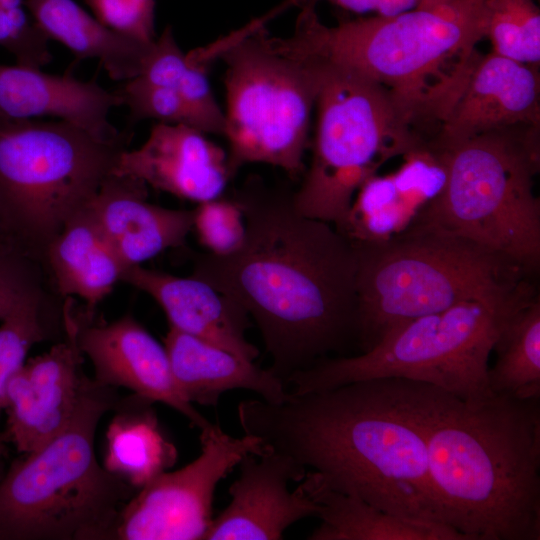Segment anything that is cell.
<instances>
[{
  "label": "cell",
  "mask_w": 540,
  "mask_h": 540,
  "mask_svg": "<svg viewBox=\"0 0 540 540\" xmlns=\"http://www.w3.org/2000/svg\"><path fill=\"white\" fill-rule=\"evenodd\" d=\"M242 246L199 254L193 275L226 294L257 325L270 371L295 372L357 345V252L332 224L301 214L293 193L242 191Z\"/></svg>",
  "instance_id": "cell-1"
},
{
  "label": "cell",
  "mask_w": 540,
  "mask_h": 540,
  "mask_svg": "<svg viewBox=\"0 0 540 540\" xmlns=\"http://www.w3.org/2000/svg\"><path fill=\"white\" fill-rule=\"evenodd\" d=\"M237 414L244 434L310 468L321 485L392 514L447 524L424 436L396 378L289 393L280 403L245 400Z\"/></svg>",
  "instance_id": "cell-2"
},
{
  "label": "cell",
  "mask_w": 540,
  "mask_h": 540,
  "mask_svg": "<svg viewBox=\"0 0 540 540\" xmlns=\"http://www.w3.org/2000/svg\"><path fill=\"white\" fill-rule=\"evenodd\" d=\"M445 522L467 540L540 539V399H462L396 378Z\"/></svg>",
  "instance_id": "cell-3"
},
{
  "label": "cell",
  "mask_w": 540,
  "mask_h": 540,
  "mask_svg": "<svg viewBox=\"0 0 540 540\" xmlns=\"http://www.w3.org/2000/svg\"><path fill=\"white\" fill-rule=\"evenodd\" d=\"M485 0H419L392 16L325 25L315 4L301 5L286 38L268 44L290 57H314L351 69L444 117L485 38Z\"/></svg>",
  "instance_id": "cell-4"
},
{
  "label": "cell",
  "mask_w": 540,
  "mask_h": 540,
  "mask_svg": "<svg viewBox=\"0 0 540 540\" xmlns=\"http://www.w3.org/2000/svg\"><path fill=\"white\" fill-rule=\"evenodd\" d=\"M357 252V347L367 352L397 327L462 302L517 307L536 296L520 266L466 238L415 222Z\"/></svg>",
  "instance_id": "cell-5"
},
{
  "label": "cell",
  "mask_w": 540,
  "mask_h": 540,
  "mask_svg": "<svg viewBox=\"0 0 540 540\" xmlns=\"http://www.w3.org/2000/svg\"><path fill=\"white\" fill-rule=\"evenodd\" d=\"M119 398L116 388L94 380L64 430L6 472L0 468V540H111L137 491L95 453L99 421Z\"/></svg>",
  "instance_id": "cell-6"
},
{
  "label": "cell",
  "mask_w": 540,
  "mask_h": 540,
  "mask_svg": "<svg viewBox=\"0 0 540 540\" xmlns=\"http://www.w3.org/2000/svg\"><path fill=\"white\" fill-rule=\"evenodd\" d=\"M310 58L319 67L316 129L293 202L301 214L337 227L360 186L388 160L429 140L436 119L370 78Z\"/></svg>",
  "instance_id": "cell-7"
},
{
  "label": "cell",
  "mask_w": 540,
  "mask_h": 540,
  "mask_svg": "<svg viewBox=\"0 0 540 540\" xmlns=\"http://www.w3.org/2000/svg\"><path fill=\"white\" fill-rule=\"evenodd\" d=\"M127 141L101 140L62 120L0 114V227L10 246L43 262L64 225L112 174Z\"/></svg>",
  "instance_id": "cell-8"
},
{
  "label": "cell",
  "mask_w": 540,
  "mask_h": 540,
  "mask_svg": "<svg viewBox=\"0 0 540 540\" xmlns=\"http://www.w3.org/2000/svg\"><path fill=\"white\" fill-rule=\"evenodd\" d=\"M449 150L444 188L415 222L466 238L520 266L540 264V125L470 138ZM414 222V223H415Z\"/></svg>",
  "instance_id": "cell-9"
},
{
  "label": "cell",
  "mask_w": 540,
  "mask_h": 540,
  "mask_svg": "<svg viewBox=\"0 0 540 540\" xmlns=\"http://www.w3.org/2000/svg\"><path fill=\"white\" fill-rule=\"evenodd\" d=\"M264 33V24L256 19L187 57L204 66L221 57L226 65L223 136L229 144L231 177L245 164L263 163L297 179L306 170L304 155L319 67L313 58L274 50Z\"/></svg>",
  "instance_id": "cell-10"
},
{
  "label": "cell",
  "mask_w": 540,
  "mask_h": 540,
  "mask_svg": "<svg viewBox=\"0 0 540 540\" xmlns=\"http://www.w3.org/2000/svg\"><path fill=\"white\" fill-rule=\"evenodd\" d=\"M519 306L459 303L397 327L367 352L326 358L295 372L286 385L293 386L291 393L302 394L355 381L401 378L434 385L465 400H483L493 395L489 356L504 321Z\"/></svg>",
  "instance_id": "cell-11"
},
{
  "label": "cell",
  "mask_w": 540,
  "mask_h": 540,
  "mask_svg": "<svg viewBox=\"0 0 540 540\" xmlns=\"http://www.w3.org/2000/svg\"><path fill=\"white\" fill-rule=\"evenodd\" d=\"M200 431V455L138 489L121 510L111 540H203L218 483L246 455H260L264 448L260 438H235L218 423Z\"/></svg>",
  "instance_id": "cell-12"
},
{
  "label": "cell",
  "mask_w": 540,
  "mask_h": 540,
  "mask_svg": "<svg viewBox=\"0 0 540 540\" xmlns=\"http://www.w3.org/2000/svg\"><path fill=\"white\" fill-rule=\"evenodd\" d=\"M64 339L47 352L30 358L8 382L4 410L5 439L21 454L44 445L73 419L94 384L83 370L77 340V316L71 298L62 311Z\"/></svg>",
  "instance_id": "cell-13"
},
{
  "label": "cell",
  "mask_w": 540,
  "mask_h": 540,
  "mask_svg": "<svg viewBox=\"0 0 540 540\" xmlns=\"http://www.w3.org/2000/svg\"><path fill=\"white\" fill-rule=\"evenodd\" d=\"M518 125H540L539 68L494 52L473 57L433 139L444 148Z\"/></svg>",
  "instance_id": "cell-14"
},
{
  "label": "cell",
  "mask_w": 540,
  "mask_h": 540,
  "mask_svg": "<svg viewBox=\"0 0 540 540\" xmlns=\"http://www.w3.org/2000/svg\"><path fill=\"white\" fill-rule=\"evenodd\" d=\"M76 340L98 383L163 403L200 430L211 423L181 394L164 345L132 316L100 324L77 317Z\"/></svg>",
  "instance_id": "cell-15"
},
{
  "label": "cell",
  "mask_w": 540,
  "mask_h": 540,
  "mask_svg": "<svg viewBox=\"0 0 540 540\" xmlns=\"http://www.w3.org/2000/svg\"><path fill=\"white\" fill-rule=\"evenodd\" d=\"M246 455L229 494V505L214 519L203 540H276L293 523L317 516L319 506L291 481L300 482L307 469L290 456L264 448Z\"/></svg>",
  "instance_id": "cell-16"
},
{
  "label": "cell",
  "mask_w": 540,
  "mask_h": 540,
  "mask_svg": "<svg viewBox=\"0 0 540 540\" xmlns=\"http://www.w3.org/2000/svg\"><path fill=\"white\" fill-rule=\"evenodd\" d=\"M403 163L386 175L369 177L335 227L353 245L379 243L410 228L445 186L449 150L427 140L402 156Z\"/></svg>",
  "instance_id": "cell-17"
},
{
  "label": "cell",
  "mask_w": 540,
  "mask_h": 540,
  "mask_svg": "<svg viewBox=\"0 0 540 540\" xmlns=\"http://www.w3.org/2000/svg\"><path fill=\"white\" fill-rule=\"evenodd\" d=\"M112 174L198 204L221 197L232 178L226 152L203 132L162 122L141 147L120 153Z\"/></svg>",
  "instance_id": "cell-18"
},
{
  "label": "cell",
  "mask_w": 540,
  "mask_h": 540,
  "mask_svg": "<svg viewBox=\"0 0 540 540\" xmlns=\"http://www.w3.org/2000/svg\"><path fill=\"white\" fill-rule=\"evenodd\" d=\"M147 195L144 182L111 174L86 206L125 269L184 245L193 228V209L158 206Z\"/></svg>",
  "instance_id": "cell-19"
},
{
  "label": "cell",
  "mask_w": 540,
  "mask_h": 540,
  "mask_svg": "<svg viewBox=\"0 0 540 540\" xmlns=\"http://www.w3.org/2000/svg\"><path fill=\"white\" fill-rule=\"evenodd\" d=\"M121 281L151 296L170 327L198 337L243 359L254 361L259 349L246 338L250 317L232 298L196 277H180L142 265L124 270Z\"/></svg>",
  "instance_id": "cell-20"
},
{
  "label": "cell",
  "mask_w": 540,
  "mask_h": 540,
  "mask_svg": "<svg viewBox=\"0 0 540 540\" xmlns=\"http://www.w3.org/2000/svg\"><path fill=\"white\" fill-rule=\"evenodd\" d=\"M123 105L117 92L71 74L52 75L38 68L0 64V114L15 119L52 116L76 125L105 141L126 133L108 120L113 107Z\"/></svg>",
  "instance_id": "cell-21"
},
{
  "label": "cell",
  "mask_w": 540,
  "mask_h": 540,
  "mask_svg": "<svg viewBox=\"0 0 540 540\" xmlns=\"http://www.w3.org/2000/svg\"><path fill=\"white\" fill-rule=\"evenodd\" d=\"M164 347L176 385L192 404L216 406L220 396L233 389L253 391L270 403H280L289 394L270 369L175 328L170 327Z\"/></svg>",
  "instance_id": "cell-22"
},
{
  "label": "cell",
  "mask_w": 540,
  "mask_h": 540,
  "mask_svg": "<svg viewBox=\"0 0 540 540\" xmlns=\"http://www.w3.org/2000/svg\"><path fill=\"white\" fill-rule=\"evenodd\" d=\"M24 5L48 39L62 43L77 60L97 59L117 81L142 74L154 41L141 42L109 29L73 0H24Z\"/></svg>",
  "instance_id": "cell-23"
},
{
  "label": "cell",
  "mask_w": 540,
  "mask_h": 540,
  "mask_svg": "<svg viewBox=\"0 0 540 540\" xmlns=\"http://www.w3.org/2000/svg\"><path fill=\"white\" fill-rule=\"evenodd\" d=\"M58 293L93 309L121 281L125 266L85 207L48 246L44 260Z\"/></svg>",
  "instance_id": "cell-24"
},
{
  "label": "cell",
  "mask_w": 540,
  "mask_h": 540,
  "mask_svg": "<svg viewBox=\"0 0 540 540\" xmlns=\"http://www.w3.org/2000/svg\"><path fill=\"white\" fill-rule=\"evenodd\" d=\"M298 488L319 506L321 524L307 537L311 540H467L445 523L392 514L331 490L308 471Z\"/></svg>",
  "instance_id": "cell-25"
},
{
  "label": "cell",
  "mask_w": 540,
  "mask_h": 540,
  "mask_svg": "<svg viewBox=\"0 0 540 540\" xmlns=\"http://www.w3.org/2000/svg\"><path fill=\"white\" fill-rule=\"evenodd\" d=\"M153 404L133 393L119 398L105 434L102 465L137 490L171 468L178 457Z\"/></svg>",
  "instance_id": "cell-26"
},
{
  "label": "cell",
  "mask_w": 540,
  "mask_h": 540,
  "mask_svg": "<svg viewBox=\"0 0 540 540\" xmlns=\"http://www.w3.org/2000/svg\"><path fill=\"white\" fill-rule=\"evenodd\" d=\"M497 359L488 369L493 395L540 399V299L537 294L504 321L493 347Z\"/></svg>",
  "instance_id": "cell-27"
},
{
  "label": "cell",
  "mask_w": 540,
  "mask_h": 540,
  "mask_svg": "<svg viewBox=\"0 0 540 540\" xmlns=\"http://www.w3.org/2000/svg\"><path fill=\"white\" fill-rule=\"evenodd\" d=\"M138 77L179 93L189 106L199 131L223 135L225 117L212 93L206 66L192 63L187 58L170 26L154 41Z\"/></svg>",
  "instance_id": "cell-28"
},
{
  "label": "cell",
  "mask_w": 540,
  "mask_h": 540,
  "mask_svg": "<svg viewBox=\"0 0 540 540\" xmlns=\"http://www.w3.org/2000/svg\"><path fill=\"white\" fill-rule=\"evenodd\" d=\"M492 52L540 67V10L533 0H485Z\"/></svg>",
  "instance_id": "cell-29"
},
{
  "label": "cell",
  "mask_w": 540,
  "mask_h": 540,
  "mask_svg": "<svg viewBox=\"0 0 540 540\" xmlns=\"http://www.w3.org/2000/svg\"><path fill=\"white\" fill-rule=\"evenodd\" d=\"M48 336L44 319V296L28 299L0 325V415L4 410L6 389L12 375L24 364L33 345ZM5 447L0 434V456Z\"/></svg>",
  "instance_id": "cell-30"
},
{
  "label": "cell",
  "mask_w": 540,
  "mask_h": 540,
  "mask_svg": "<svg viewBox=\"0 0 540 540\" xmlns=\"http://www.w3.org/2000/svg\"><path fill=\"white\" fill-rule=\"evenodd\" d=\"M193 228L208 253L226 256L238 250L246 237V223L234 199L216 198L193 209Z\"/></svg>",
  "instance_id": "cell-31"
},
{
  "label": "cell",
  "mask_w": 540,
  "mask_h": 540,
  "mask_svg": "<svg viewBox=\"0 0 540 540\" xmlns=\"http://www.w3.org/2000/svg\"><path fill=\"white\" fill-rule=\"evenodd\" d=\"M116 92L123 105L129 108L131 123L156 119L162 123L184 124L197 129L189 106L179 93L170 88L136 77L127 80Z\"/></svg>",
  "instance_id": "cell-32"
},
{
  "label": "cell",
  "mask_w": 540,
  "mask_h": 540,
  "mask_svg": "<svg viewBox=\"0 0 540 540\" xmlns=\"http://www.w3.org/2000/svg\"><path fill=\"white\" fill-rule=\"evenodd\" d=\"M39 262L12 248H0V321L30 298L43 295Z\"/></svg>",
  "instance_id": "cell-33"
},
{
  "label": "cell",
  "mask_w": 540,
  "mask_h": 540,
  "mask_svg": "<svg viewBox=\"0 0 540 540\" xmlns=\"http://www.w3.org/2000/svg\"><path fill=\"white\" fill-rule=\"evenodd\" d=\"M109 29L135 40L155 41V0H84Z\"/></svg>",
  "instance_id": "cell-34"
},
{
  "label": "cell",
  "mask_w": 540,
  "mask_h": 540,
  "mask_svg": "<svg viewBox=\"0 0 540 540\" xmlns=\"http://www.w3.org/2000/svg\"><path fill=\"white\" fill-rule=\"evenodd\" d=\"M318 1H327L344 10L354 13H374L375 16H392L415 7L419 0H286L281 6L286 9L289 6L305 3L316 4Z\"/></svg>",
  "instance_id": "cell-35"
},
{
  "label": "cell",
  "mask_w": 540,
  "mask_h": 540,
  "mask_svg": "<svg viewBox=\"0 0 540 540\" xmlns=\"http://www.w3.org/2000/svg\"><path fill=\"white\" fill-rule=\"evenodd\" d=\"M3 247H6V248H12L14 249L13 247L10 246V244L8 243L1 227H0V248H3Z\"/></svg>",
  "instance_id": "cell-36"
}]
</instances>
